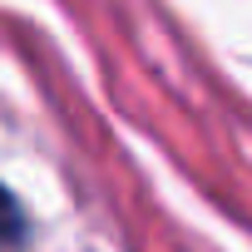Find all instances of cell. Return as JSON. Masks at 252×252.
I'll use <instances>...</instances> for the list:
<instances>
[{
	"label": "cell",
	"mask_w": 252,
	"mask_h": 252,
	"mask_svg": "<svg viewBox=\"0 0 252 252\" xmlns=\"http://www.w3.org/2000/svg\"><path fill=\"white\" fill-rule=\"evenodd\" d=\"M20 242H25V208H20V198L5 183H0V252H10Z\"/></svg>",
	"instance_id": "1"
}]
</instances>
